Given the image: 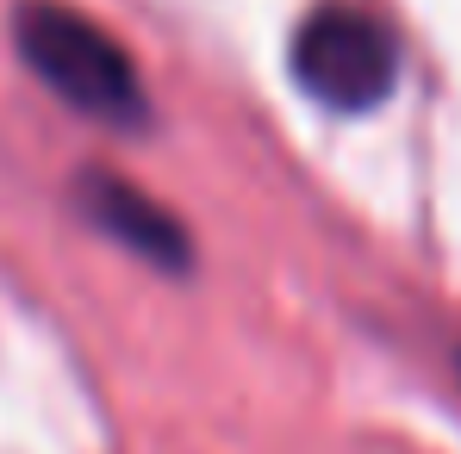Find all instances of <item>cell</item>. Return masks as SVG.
I'll use <instances>...</instances> for the list:
<instances>
[{
  "mask_svg": "<svg viewBox=\"0 0 461 454\" xmlns=\"http://www.w3.org/2000/svg\"><path fill=\"white\" fill-rule=\"evenodd\" d=\"M13 38H19V57L32 63V76L57 100H69L76 112L100 119V125H138L144 119V87H138L131 57L119 50L113 31L81 19L76 6L25 0L13 19Z\"/></svg>",
  "mask_w": 461,
  "mask_h": 454,
  "instance_id": "6da1fadb",
  "label": "cell"
},
{
  "mask_svg": "<svg viewBox=\"0 0 461 454\" xmlns=\"http://www.w3.org/2000/svg\"><path fill=\"white\" fill-rule=\"evenodd\" d=\"M294 81L330 112H375L399 81V44L356 6H318L294 31Z\"/></svg>",
  "mask_w": 461,
  "mask_h": 454,
  "instance_id": "7a4b0ae2",
  "label": "cell"
},
{
  "mask_svg": "<svg viewBox=\"0 0 461 454\" xmlns=\"http://www.w3.org/2000/svg\"><path fill=\"white\" fill-rule=\"evenodd\" d=\"M81 212L106 236H119L125 249H138L144 262H156V268H187V230L175 225L150 193H138L131 181L100 174V168L81 174Z\"/></svg>",
  "mask_w": 461,
  "mask_h": 454,
  "instance_id": "3957f363",
  "label": "cell"
}]
</instances>
